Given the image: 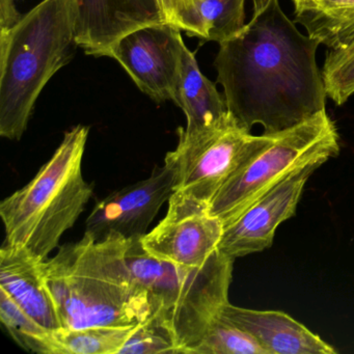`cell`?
I'll list each match as a JSON object with an SVG mask.
<instances>
[{"label":"cell","instance_id":"1","mask_svg":"<svg viewBox=\"0 0 354 354\" xmlns=\"http://www.w3.org/2000/svg\"><path fill=\"white\" fill-rule=\"evenodd\" d=\"M319 42L304 36L279 0L252 16L214 62L230 113L250 131L260 124L275 134L325 109L327 94L316 62Z\"/></svg>","mask_w":354,"mask_h":354},{"label":"cell","instance_id":"2","mask_svg":"<svg viewBox=\"0 0 354 354\" xmlns=\"http://www.w3.org/2000/svg\"><path fill=\"white\" fill-rule=\"evenodd\" d=\"M128 244L123 238L95 241L84 235L43 262L62 328L131 326L150 320L148 297L126 261Z\"/></svg>","mask_w":354,"mask_h":354},{"label":"cell","instance_id":"3","mask_svg":"<svg viewBox=\"0 0 354 354\" xmlns=\"http://www.w3.org/2000/svg\"><path fill=\"white\" fill-rule=\"evenodd\" d=\"M76 0H43L0 30V136L19 140L37 99L78 47Z\"/></svg>","mask_w":354,"mask_h":354},{"label":"cell","instance_id":"4","mask_svg":"<svg viewBox=\"0 0 354 354\" xmlns=\"http://www.w3.org/2000/svg\"><path fill=\"white\" fill-rule=\"evenodd\" d=\"M126 261L134 283L148 297L150 320L171 335L179 353H192L230 302L235 260L217 248L203 266H181L151 256L140 238H134Z\"/></svg>","mask_w":354,"mask_h":354},{"label":"cell","instance_id":"5","mask_svg":"<svg viewBox=\"0 0 354 354\" xmlns=\"http://www.w3.org/2000/svg\"><path fill=\"white\" fill-rule=\"evenodd\" d=\"M90 128L66 132L59 148L36 177L0 204L6 244L21 246L46 260L62 236L75 225L94 194L82 176Z\"/></svg>","mask_w":354,"mask_h":354},{"label":"cell","instance_id":"6","mask_svg":"<svg viewBox=\"0 0 354 354\" xmlns=\"http://www.w3.org/2000/svg\"><path fill=\"white\" fill-rule=\"evenodd\" d=\"M339 152L337 127L323 109L277 133L267 148L240 167L217 192L209 213L225 225L296 167L315 157H335Z\"/></svg>","mask_w":354,"mask_h":354},{"label":"cell","instance_id":"7","mask_svg":"<svg viewBox=\"0 0 354 354\" xmlns=\"http://www.w3.org/2000/svg\"><path fill=\"white\" fill-rule=\"evenodd\" d=\"M178 134L177 148L165 159L175 169V192L208 207L227 180L277 136H252L232 115L215 127L190 134L179 128Z\"/></svg>","mask_w":354,"mask_h":354},{"label":"cell","instance_id":"8","mask_svg":"<svg viewBox=\"0 0 354 354\" xmlns=\"http://www.w3.org/2000/svg\"><path fill=\"white\" fill-rule=\"evenodd\" d=\"M181 32L169 22L138 28L111 47L109 57L154 102H174L185 47Z\"/></svg>","mask_w":354,"mask_h":354},{"label":"cell","instance_id":"9","mask_svg":"<svg viewBox=\"0 0 354 354\" xmlns=\"http://www.w3.org/2000/svg\"><path fill=\"white\" fill-rule=\"evenodd\" d=\"M329 158L321 155L296 167L241 214L223 225L218 250L236 260L270 248L277 227L295 215L306 182Z\"/></svg>","mask_w":354,"mask_h":354},{"label":"cell","instance_id":"10","mask_svg":"<svg viewBox=\"0 0 354 354\" xmlns=\"http://www.w3.org/2000/svg\"><path fill=\"white\" fill-rule=\"evenodd\" d=\"M175 169L165 161V165L155 167L147 179L98 201L86 218L84 235L95 241L142 238L148 233L162 205L175 192Z\"/></svg>","mask_w":354,"mask_h":354},{"label":"cell","instance_id":"11","mask_svg":"<svg viewBox=\"0 0 354 354\" xmlns=\"http://www.w3.org/2000/svg\"><path fill=\"white\" fill-rule=\"evenodd\" d=\"M223 223L209 213L208 206L175 192L165 218L140 243L159 260L187 267L203 266L218 248Z\"/></svg>","mask_w":354,"mask_h":354},{"label":"cell","instance_id":"12","mask_svg":"<svg viewBox=\"0 0 354 354\" xmlns=\"http://www.w3.org/2000/svg\"><path fill=\"white\" fill-rule=\"evenodd\" d=\"M75 39L86 55L109 57L111 47L129 32L167 24L160 0H76Z\"/></svg>","mask_w":354,"mask_h":354},{"label":"cell","instance_id":"13","mask_svg":"<svg viewBox=\"0 0 354 354\" xmlns=\"http://www.w3.org/2000/svg\"><path fill=\"white\" fill-rule=\"evenodd\" d=\"M219 314L250 333L268 354H335L337 350L279 310L239 308L227 302Z\"/></svg>","mask_w":354,"mask_h":354},{"label":"cell","instance_id":"14","mask_svg":"<svg viewBox=\"0 0 354 354\" xmlns=\"http://www.w3.org/2000/svg\"><path fill=\"white\" fill-rule=\"evenodd\" d=\"M21 246L3 244L0 250V288L39 323L62 328L59 313L43 273V262Z\"/></svg>","mask_w":354,"mask_h":354},{"label":"cell","instance_id":"15","mask_svg":"<svg viewBox=\"0 0 354 354\" xmlns=\"http://www.w3.org/2000/svg\"><path fill=\"white\" fill-rule=\"evenodd\" d=\"M174 102L187 118L186 133H196L215 127L227 119L225 95H221L216 86L203 75L194 53L184 47L182 55L179 84Z\"/></svg>","mask_w":354,"mask_h":354},{"label":"cell","instance_id":"16","mask_svg":"<svg viewBox=\"0 0 354 354\" xmlns=\"http://www.w3.org/2000/svg\"><path fill=\"white\" fill-rule=\"evenodd\" d=\"M245 0H192L184 32L188 37L221 43L245 28Z\"/></svg>","mask_w":354,"mask_h":354},{"label":"cell","instance_id":"17","mask_svg":"<svg viewBox=\"0 0 354 354\" xmlns=\"http://www.w3.org/2000/svg\"><path fill=\"white\" fill-rule=\"evenodd\" d=\"M294 15L308 36L330 49L343 48L354 39V0H316Z\"/></svg>","mask_w":354,"mask_h":354},{"label":"cell","instance_id":"18","mask_svg":"<svg viewBox=\"0 0 354 354\" xmlns=\"http://www.w3.org/2000/svg\"><path fill=\"white\" fill-rule=\"evenodd\" d=\"M0 321L12 339L26 351L62 354L55 330L46 328L24 312L11 296L0 288Z\"/></svg>","mask_w":354,"mask_h":354},{"label":"cell","instance_id":"19","mask_svg":"<svg viewBox=\"0 0 354 354\" xmlns=\"http://www.w3.org/2000/svg\"><path fill=\"white\" fill-rule=\"evenodd\" d=\"M138 325L55 330L62 354H119Z\"/></svg>","mask_w":354,"mask_h":354},{"label":"cell","instance_id":"20","mask_svg":"<svg viewBox=\"0 0 354 354\" xmlns=\"http://www.w3.org/2000/svg\"><path fill=\"white\" fill-rule=\"evenodd\" d=\"M192 353L268 354V352L250 333L218 314Z\"/></svg>","mask_w":354,"mask_h":354},{"label":"cell","instance_id":"21","mask_svg":"<svg viewBox=\"0 0 354 354\" xmlns=\"http://www.w3.org/2000/svg\"><path fill=\"white\" fill-rule=\"evenodd\" d=\"M322 77L327 97L339 106L347 102L354 94V39L327 53Z\"/></svg>","mask_w":354,"mask_h":354},{"label":"cell","instance_id":"22","mask_svg":"<svg viewBox=\"0 0 354 354\" xmlns=\"http://www.w3.org/2000/svg\"><path fill=\"white\" fill-rule=\"evenodd\" d=\"M179 353L171 335L156 323L149 320L138 324L119 354Z\"/></svg>","mask_w":354,"mask_h":354},{"label":"cell","instance_id":"23","mask_svg":"<svg viewBox=\"0 0 354 354\" xmlns=\"http://www.w3.org/2000/svg\"><path fill=\"white\" fill-rule=\"evenodd\" d=\"M190 1L192 0H160L167 22L175 24L180 30H184Z\"/></svg>","mask_w":354,"mask_h":354},{"label":"cell","instance_id":"24","mask_svg":"<svg viewBox=\"0 0 354 354\" xmlns=\"http://www.w3.org/2000/svg\"><path fill=\"white\" fill-rule=\"evenodd\" d=\"M21 18L16 9L15 0H0V28H11Z\"/></svg>","mask_w":354,"mask_h":354},{"label":"cell","instance_id":"25","mask_svg":"<svg viewBox=\"0 0 354 354\" xmlns=\"http://www.w3.org/2000/svg\"><path fill=\"white\" fill-rule=\"evenodd\" d=\"M314 1H316V0H293L295 12L300 11V10L308 7V6L312 5Z\"/></svg>","mask_w":354,"mask_h":354}]
</instances>
